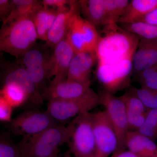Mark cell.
Instances as JSON below:
<instances>
[{
    "instance_id": "cell-1",
    "label": "cell",
    "mask_w": 157,
    "mask_h": 157,
    "mask_svg": "<svg viewBox=\"0 0 157 157\" xmlns=\"http://www.w3.org/2000/svg\"><path fill=\"white\" fill-rule=\"evenodd\" d=\"M116 24L105 26L96 53L97 79L104 91L114 94L128 87L133 73V58L140 39Z\"/></svg>"
},
{
    "instance_id": "cell-2",
    "label": "cell",
    "mask_w": 157,
    "mask_h": 157,
    "mask_svg": "<svg viewBox=\"0 0 157 157\" xmlns=\"http://www.w3.org/2000/svg\"><path fill=\"white\" fill-rule=\"evenodd\" d=\"M72 121L67 126L56 125L39 134L23 138L18 144L23 157H54L59 148L68 143L73 132Z\"/></svg>"
},
{
    "instance_id": "cell-3",
    "label": "cell",
    "mask_w": 157,
    "mask_h": 157,
    "mask_svg": "<svg viewBox=\"0 0 157 157\" xmlns=\"http://www.w3.org/2000/svg\"><path fill=\"white\" fill-rule=\"evenodd\" d=\"M38 36L32 15L3 24L0 32V50L21 57L35 45Z\"/></svg>"
},
{
    "instance_id": "cell-4",
    "label": "cell",
    "mask_w": 157,
    "mask_h": 157,
    "mask_svg": "<svg viewBox=\"0 0 157 157\" xmlns=\"http://www.w3.org/2000/svg\"><path fill=\"white\" fill-rule=\"evenodd\" d=\"M100 104V96L90 88L84 95L75 99L48 101L46 111L56 121L63 122L90 112Z\"/></svg>"
},
{
    "instance_id": "cell-5",
    "label": "cell",
    "mask_w": 157,
    "mask_h": 157,
    "mask_svg": "<svg viewBox=\"0 0 157 157\" xmlns=\"http://www.w3.org/2000/svg\"><path fill=\"white\" fill-rule=\"evenodd\" d=\"M72 122L73 128L68 142L70 153L73 157H95L96 144L92 113H82Z\"/></svg>"
},
{
    "instance_id": "cell-6",
    "label": "cell",
    "mask_w": 157,
    "mask_h": 157,
    "mask_svg": "<svg viewBox=\"0 0 157 157\" xmlns=\"http://www.w3.org/2000/svg\"><path fill=\"white\" fill-rule=\"evenodd\" d=\"M47 111L39 109L24 111L9 123V131L15 136L31 137L58 124Z\"/></svg>"
},
{
    "instance_id": "cell-7",
    "label": "cell",
    "mask_w": 157,
    "mask_h": 157,
    "mask_svg": "<svg viewBox=\"0 0 157 157\" xmlns=\"http://www.w3.org/2000/svg\"><path fill=\"white\" fill-rule=\"evenodd\" d=\"M67 37L76 53L96 52L101 36L97 27L79 12L72 18Z\"/></svg>"
},
{
    "instance_id": "cell-8",
    "label": "cell",
    "mask_w": 157,
    "mask_h": 157,
    "mask_svg": "<svg viewBox=\"0 0 157 157\" xmlns=\"http://www.w3.org/2000/svg\"><path fill=\"white\" fill-rule=\"evenodd\" d=\"M101 104L104 107L107 117L115 131L118 141V150L125 149V142L129 132L125 104L122 96L116 97L104 91L100 95Z\"/></svg>"
},
{
    "instance_id": "cell-9",
    "label": "cell",
    "mask_w": 157,
    "mask_h": 157,
    "mask_svg": "<svg viewBox=\"0 0 157 157\" xmlns=\"http://www.w3.org/2000/svg\"><path fill=\"white\" fill-rule=\"evenodd\" d=\"M96 144L95 157H110L118 150L116 134L106 112L92 113Z\"/></svg>"
},
{
    "instance_id": "cell-10",
    "label": "cell",
    "mask_w": 157,
    "mask_h": 157,
    "mask_svg": "<svg viewBox=\"0 0 157 157\" xmlns=\"http://www.w3.org/2000/svg\"><path fill=\"white\" fill-rule=\"evenodd\" d=\"M50 56L44 49L34 46L21 57L24 67L41 94L47 87Z\"/></svg>"
},
{
    "instance_id": "cell-11",
    "label": "cell",
    "mask_w": 157,
    "mask_h": 157,
    "mask_svg": "<svg viewBox=\"0 0 157 157\" xmlns=\"http://www.w3.org/2000/svg\"><path fill=\"white\" fill-rule=\"evenodd\" d=\"M75 54V51L67 37L54 47L48 63V80L53 77L50 84L67 79L70 63Z\"/></svg>"
},
{
    "instance_id": "cell-12",
    "label": "cell",
    "mask_w": 157,
    "mask_h": 157,
    "mask_svg": "<svg viewBox=\"0 0 157 157\" xmlns=\"http://www.w3.org/2000/svg\"><path fill=\"white\" fill-rule=\"evenodd\" d=\"M80 12L78 1L70 0L67 7L59 10L53 25L48 32L46 45L52 48L67 36L73 16Z\"/></svg>"
},
{
    "instance_id": "cell-13",
    "label": "cell",
    "mask_w": 157,
    "mask_h": 157,
    "mask_svg": "<svg viewBox=\"0 0 157 157\" xmlns=\"http://www.w3.org/2000/svg\"><path fill=\"white\" fill-rule=\"evenodd\" d=\"M14 83L24 90L29 101L36 106L43 103L42 94L32 80L25 68L18 65H11L7 67L4 76V84Z\"/></svg>"
},
{
    "instance_id": "cell-14",
    "label": "cell",
    "mask_w": 157,
    "mask_h": 157,
    "mask_svg": "<svg viewBox=\"0 0 157 157\" xmlns=\"http://www.w3.org/2000/svg\"><path fill=\"white\" fill-rule=\"evenodd\" d=\"M91 82H78L67 79L49 84L42 93L43 100L48 101L75 99L84 95L90 88Z\"/></svg>"
},
{
    "instance_id": "cell-15",
    "label": "cell",
    "mask_w": 157,
    "mask_h": 157,
    "mask_svg": "<svg viewBox=\"0 0 157 157\" xmlns=\"http://www.w3.org/2000/svg\"><path fill=\"white\" fill-rule=\"evenodd\" d=\"M97 61L96 52L75 53L70 63L67 79L81 82H91V73Z\"/></svg>"
},
{
    "instance_id": "cell-16",
    "label": "cell",
    "mask_w": 157,
    "mask_h": 157,
    "mask_svg": "<svg viewBox=\"0 0 157 157\" xmlns=\"http://www.w3.org/2000/svg\"><path fill=\"white\" fill-rule=\"evenodd\" d=\"M157 64V38L140 39L133 58V73L137 75L141 71Z\"/></svg>"
},
{
    "instance_id": "cell-17",
    "label": "cell",
    "mask_w": 157,
    "mask_h": 157,
    "mask_svg": "<svg viewBox=\"0 0 157 157\" xmlns=\"http://www.w3.org/2000/svg\"><path fill=\"white\" fill-rule=\"evenodd\" d=\"M126 109L129 131H137L145 122L147 109L132 89L122 96Z\"/></svg>"
},
{
    "instance_id": "cell-18",
    "label": "cell",
    "mask_w": 157,
    "mask_h": 157,
    "mask_svg": "<svg viewBox=\"0 0 157 157\" xmlns=\"http://www.w3.org/2000/svg\"><path fill=\"white\" fill-rule=\"evenodd\" d=\"M125 147L128 150L144 157H156L157 145L152 139L138 131H129Z\"/></svg>"
},
{
    "instance_id": "cell-19",
    "label": "cell",
    "mask_w": 157,
    "mask_h": 157,
    "mask_svg": "<svg viewBox=\"0 0 157 157\" xmlns=\"http://www.w3.org/2000/svg\"><path fill=\"white\" fill-rule=\"evenodd\" d=\"M157 8V0H132L117 23L129 24L137 22Z\"/></svg>"
},
{
    "instance_id": "cell-20",
    "label": "cell",
    "mask_w": 157,
    "mask_h": 157,
    "mask_svg": "<svg viewBox=\"0 0 157 157\" xmlns=\"http://www.w3.org/2000/svg\"><path fill=\"white\" fill-rule=\"evenodd\" d=\"M83 17L96 27L107 25L104 0L78 1Z\"/></svg>"
},
{
    "instance_id": "cell-21",
    "label": "cell",
    "mask_w": 157,
    "mask_h": 157,
    "mask_svg": "<svg viewBox=\"0 0 157 157\" xmlns=\"http://www.w3.org/2000/svg\"><path fill=\"white\" fill-rule=\"evenodd\" d=\"M59 10L42 6L32 14V17L38 39L46 42L48 32L58 13Z\"/></svg>"
},
{
    "instance_id": "cell-22",
    "label": "cell",
    "mask_w": 157,
    "mask_h": 157,
    "mask_svg": "<svg viewBox=\"0 0 157 157\" xmlns=\"http://www.w3.org/2000/svg\"><path fill=\"white\" fill-rule=\"evenodd\" d=\"M12 9L8 17L3 21L6 24L22 17L31 16L42 6L37 0H11Z\"/></svg>"
},
{
    "instance_id": "cell-23",
    "label": "cell",
    "mask_w": 157,
    "mask_h": 157,
    "mask_svg": "<svg viewBox=\"0 0 157 157\" xmlns=\"http://www.w3.org/2000/svg\"><path fill=\"white\" fill-rule=\"evenodd\" d=\"M0 94L14 108L21 107L29 101L28 96L24 90L14 83L4 84Z\"/></svg>"
},
{
    "instance_id": "cell-24",
    "label": "cell",
    "mask_w": 157,
    "mask_h": 157,
    "mask_svg": "<svg viewBox=\"0 0 157 157\" xmlns=\"http://www.w3.org/2000/svg\"><path fill=\"white\" fill-rule=\"evenodd\" d=\"M121 27L139 39L151 40L157 38V25L137 21L121 24Z\"/></svg>"
},
{
    "instance_id": "cell-25",
    "label": "cell",
    "mask_w": 157,
    "mask_h": 157,
    "mask_svg": "<svg viewBox=\"0 0 157 157\" xmlns=\"http://www.w3.org/2000/svg\"><path fill=\"white\" fill-rule=\"evenodd\" d=\"M129 2L130 1L128 0H104L107 25L117 23L124 13Z\"/></svg>"
},
{
    "instance_id": "cell-26",
    "label": "cell",
    "mask_w": 157,
    "mask_h": 157,
    "mask_svg": "<svg viewBox=\"0 0 157 157\" xmlns=\"http://www.w3.org/2000/svg\"><path fill=\"white\" fill-rule=\"evenodd\" d=\"M136 76L140 87L157 90V64L144 70Z\"/></svg>"
},
{
    "instance_id": "cell-27",
    "label": "cell",
    "mask_w": 157,
    "mask_h": 157,
    "mask_svg": "<svg viewBox=\"0 0 157 157\" xmlns=\"http://www.w3.org/2000/svg\"><path fill=\"white\" fill-rule=\"evenodd\" d=\"M131 89L148 110L157 109V90L142 87Z\"/></svg>"
},
{
    "instance_id": "cell-28",
    "label": "cell",
    "mask_w": 157,
    "mask_h": 157,
    "mask_svg": "<svg viewBox=\"0 0 157 157\" xmlns=\"http://www.w3.org/2000/svg\"><path fill=\"white\" fill-rule=\"evenodd\" d=\"M137 131L153 140L157 138V109L148 110L144 124Z\"/></svg>"
},
{
    "instance_id": "cell-29",
    "label": "cell",
    "mask_w": 157,
    "mask_h": 157,
    "mask_svg": "<svg viewBox=\"0 0 157 157\" xmlns=\"http://www.w3.org/2000/svg\"><path fill=\"white\" fill-rule=\"evenodd\" d=\"M0 157H23L18 144L8 138L1 136L0 138Z\"/></svg>"
},
{
    "instance_id": "cell-30",
    "label": "cell",
    "mask_w": 157,
    "mask_h": 157,
    "mask_svg": "<svg viewBox=\"0 0 157 157\" xmlns=\"http://www.w3.org/2000/svg\"><path fill=\"white\" fill-rule=\"evenodd\" d=\"M13 108L2 98L0 96V121L2 122H11L12 120Z\"/></svg>"
},
{
    "instance_id": "cell-31",
    "label": "cell",
    "mask_w": 157,
    "mask_h": 157,
    "mask_svg": "<svg viewBox=\"0 0 157 157\" xmlns=\"http://www.w3.org/2000/svg\"><path fill=\"white\" fill-rule=\"evenodd\" d=\"M41 2L43 6L60 10L68 6L70 0H43Z\"/></svg>"
},
{
    "instance_id": "cell-32",
    "label": "cell",
    "mask_w": 157,
    "mask_h": 157,
    "mask_svg": "<svg viewBox=\"0 0 157 157\" xmlns=\"http://www.w3.org/2000/svg\"><path fill=\"white\" fill-rule=\"evenodd\" d=\"M12 6L11 1L0 0V17L4 21L11 12Z\"/></svg>"
},
{
    "instance_id": "cell-33",
    "label": "cell",
    "mask_w": 157,
    "mask_h": 157,
    "mask_svg": "<svg viewBox=\"0 0 157 157\" xmlns=\"http://www.w3.org/2000/svg\"><path fill=\"white\" fill-rule=\"evenodd\" d=\"M138 21L157 25V8L141 18Z\"/></svg>"
},
{
    "instance_id": "cell-34",
    "label": "cell",
    "mask_w": 157,
    "mask_h": 157,
    "mask_svg": "<svg viewBox=\"0 0 157 157\" xmlns=\"http://www.w3.org/2000/svg\"><path fill=\"white\" fill-rule=\"evenodd\" d=\"M110 157H144L129 151L128 150H119Z\"/></svg>"
},
{
    "instance_id": "cell-35",
    "label": "cell",
    "mask_w": 157,
    "mask_h": 157,
    "mask_svg": "<svg viewBox=\"0 0 157 157\" xmlns=\"http://www.w3.org/2000/svg\"><path fill=\"white\" fill-rule=\"evenodd\" d=\"M63 157H73L72 156V155H71V154L70 153V152H67V153L66 154L64 155V156Z\"/></svg>"
},
{
    "instance_id": "cell-36",
    "label": "cell",
    "mask_w": 157,
    "mask_h": 157,
    "mask_svg": "<svg viewBox=\"0 0 157 157\" xmlns=\"http://www.w3.org/2000/svg\"><path fill=\"white\" fill-rule=\"evenodd\" d=\"M54 157H58V155H57V156H56Z\"/></svg>"
},
{
    "instance_id": "cell-37",
    "label": "cell",
    "mask_w": 157,
    "mask_h": 157,
    "mask_svg": "<svg viewBox=\"0 0 157 157\" xmlns=\"http://www.w3.org/2000/svg\"><path fill=\"white\" fill-rule=\"evenodd\" d=\"M156 157H157V156Z\"/></svg>"
}]
</instances>
